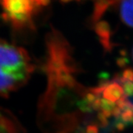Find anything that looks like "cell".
I'll return each instance as SVG.
<instances>
[{
    "mask_svg": "<svg viewBox=\"0 0 133 133\" xmlns=\"http://www.w3.org/2000/svg\"><path fill=\"white\" fill-rule=\"evenodd\" d=\"M34 69L24 48L0 39V96L8 97L23 87Z\"/></svg>",
    "mask_w": 133,
    "mask_h": 133,
    "instance_id": "6da1fadb",
    "label": "cell"
},
{
    "mask_svg": "<svg viewBox=\"0 0 133 133\" xmlns=\"http://www.w3.org/2000/svg\"><path fill=\"white\" fill-rule=\"evenodd\" d=\"M49 0H0L2 17L16 30L33 28V19Z\"/></svg>",
    "mask_w": 133,
    "mask_h": 133,
    "instance_id": "7a4b0ae2",
    "label": "cell"
},
{
    "mask_svg": "<svg viewBox=\"0 0 133 133\" xmlns=\"http://www.w3.org/2000/svg\"><path fill=\"white\" fill-rule=\"evenodd\" d=\"M95 3L102 14L110 7L117 6L121 20L133 28V0H96Z\"/></svg>",
    "mask_w": 133,
    "mask_h": 133,
    "instance_id": "3957f363",
    "label": "cell"
},
{
    "mask_svg": "<svg viewBox=\"0 0 133 133\" xmlns=\"http://www.w3.org/2000/svg\"><path fill=\"white\" fill-rule=\"evenodd\" d=\"M0 133H24L19 121L8 110L0 107Z\"/></svg>",
    "mask_w": 133,
    "mask_h": 133,
    "instance_id": "277c9868",
    "label": "cell"
},
{
    "mask_svg": "<svg viewBox=\"0 0 133 133\" xmlns=\"http://www.w3.org/2000/svg\"><path fill=\"white\" fill-rule=\"evenodd\" d=\"M62 2H70V1H72V0H62Z\"/></svg>",
    "mask_w": 133,
    "mask_h": 133,
    "instance_id": "5b68a950",
    "label": "cell"
},
{
    "mask_svg": "<svg viewBox=\"0 0 133 133\" xmlns=\"http://www.w3.org/2000/svg\"><path fill=\"white\" fill-rule=\"evenodd\" d=\"M132 58H133V50H132Z\"/></svg>",
    "mask_w": 133,
    "mask_h": 133,
    "instance_id": "8992f818",
    "label": "cell"
}]
</instances>
